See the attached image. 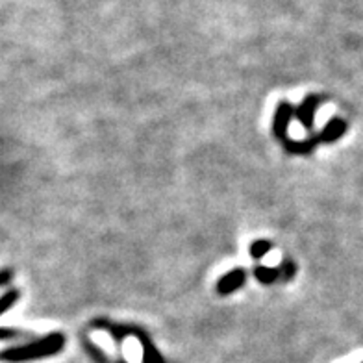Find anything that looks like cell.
<instances>
[{"mask_svg": "<svg viewBox=\"0 0 363 363\" xmlns=\"http://www.w3.org/2000/svg\"><path fill=\"white\" fill-rule=\"evenodd\" d=\"M65 347V337L62 334H50L41 337L34 343L23 345V347H13L0 352V362L6 363H23L32 362V359H41L54 356Z\"/></svg>", "mask_w": 363, "mask_h": 363, "instance_id": "obj_1", "label": "cell"}, {"mask_svg": "<svg viewBox=\"0 0 363 363\" xmlns=\"http://www.w3.org/2000/svg\"><path fill=\"white\" fill-rule=\"evenodd\" d=\"M95 326L96 328L108 330L115 340H119V341L128 334L135 335V337L139 340V343H141V347H143V363H165L162 358V354H160L158 349L154 347L152 341L148 340V335L145 334L143 330L126 328V326L123 325H110V323H95Z\"/></svg>", "mask_w": 363, "mask_h": 363, "instance_id": "obj_2", "label": "cell"}, {"mask_svg": "<svg viewBox=\"0 0 363 363\" xmlns=\"http://www.w3.org/2000/svg\"><path fill=\"white\" fill-rule=\"evenodd\" d=\"M295 117V108L287 101L280 102L274 111V119H272V134L278 139L286 141L287 139V128L291 125V119Z\"/></svg>", "mask_w": 363, "mask_h": 363, "instance_id": "obj_3", "label": "cell"}, {"mask_svg": "<svg viewBox=\"0 0 363 363\" xmlns=\"http://www.w3.org/2000/svg\"><path fill=\"white\" fill-rule=\"evenodd\" d=\"M320 104H323V99L319 95H310L295 110L296 121L306 130H313V125H315V111L319 110Z\"/></svg>", "mask_w": 363, "mask_h": 363, "instance_id": "obj_4", "label": "cell"}, {"mask_svg": "<svg viewBox=\"0 0 363 363\" xmlns=\"http://www.w3.org/2000/svg\"><path fill=\"white\" fill-rule=\"evenodd\" d=\"M347 130H349V123L343 117L335 115L334 119H330L326 123L325 128L320 130V134L317 138H319V143H335L347 134Z\"/></svg>", "mask_w": 363, "mask_h": 363, "instance_id": "obj_5", "label": "cell"}, {"mask_svg": "<svg viewBox=\"0 0 363 363\" xmlns=\"http://www.w3.org/2000/svg\"><path fill=\"white\" fill-rule=\"evenodd\" d=\"M247 280V271L245 269H234V271L226 272L225 277H220L217 282V293L219 295H230V293L238 291L239 287H243Z\"/></svg>", "mask_w": 363, "mask_h": 363, "instance_id": "obj_6", "label": "cell"}, {"mask_svg": "<svg viewBox=\"0 0 363 363\" xmlns=\"http://www.w3.org/2000/svg\"><path fill=\"white\" fill-rule=\"evenodd\" d=\"M319 143V138H308L304 141H293V139H286L284 141V147L289 150L291 154H308L311 152L315 145Z\"/></svg>", "mask_w": 363, "mask_h": 363, "instance_id": "obj_7", "label": "cell"}, {"mask_svg": "<svg viewBox=\"0 0 363 363\" xmlns=\"http://www.w3.org/2000/svg\"><path fill=\"white\" fill-rule=\"evenodd\" d=\"M254 277H256L258 282L265 284V286H271V284H274L278 280L280 271L278 269L265 267V265H258V267H254Z\"/></svg>", "mask_w": 363, "mask_h": 363, "instance_id": "obj_8", "label": "cell"}, {"mask_svg": "<svg viewBox=\"0 0 363 363\" xmlns=\"http://www.w3.org/2000/svg\"><path fill=\"white\" fill-rule=\"evenodd\" d=\"M272 249V243L267 239H256L252 245H250V256L254 259H262L263 256H267Z\"/></svg>", "mask_w": 363, "mask_h": 363, "instance_id": "obj_9", "label": "cell"}, {"mask_svg": "<svg viewBox=\"0 0 363 363\" xmlns=\"http://www.w3.org/2000/svg\"><path fill=\"white\" fill-rule=\"evenodd\" d=\"M19 296H21V293L17 291V289H11V291L4 293V295L0 296V315H4L6 311L10 310L15 302L19 301Z\"/></svg>", "mask_w": 363, "mask_h": 363, "instance_id": "obj_10", "label": "cell"}, {"mask_svg": "<svg viewBox=\"0 0 363 363\" xmlns=\"http://www.w3.org/2000/svg\"><path fill=\"white\" fill-rule=\"evenodd\" d=\"M24 332L15 328H0V341H15L19 337H24Z\"/></svg>", "mask_w": 363, "mask_h": 363, "instance_id": "obj_11", "label": "cell"}, {"mask_svg": "<svg viewBox=\"0 0 363 363\" xmlns=\"http://www.w3.org/2000/svg\"><path fill=\"white\" fill-rule=\"evenodd\" d=\"M278 271H280V274H284V277H286V280H289V278L295 277L296 267L291 259H284L282 265H280V269H278Z\"/></svg>", "mask_w": 363, "mask_h": 363, "instance_id": "obj_12", "label": "cell"}, {"mask_svg": "<svg viewBox=\"0 0 363 363\" xmlns=\"http://www.w3.org/2000/svg\"><path fill=\"white\" fill-rule=\"evenodd\" d=\"M13 280V269H2L0 271V287L8 286Z\"/></svg>", "mask_w": 363, "mask_h": 363, "instance_id": "obj_13", "label": "cell"}, {"mask_svg": "<svg viewBox=\"0 0 363 363\" xmlns=\"http://www.w3.org/2000/svg\"><path fill=\"white\" fill-rule=\"evenodd\" d=\"M121 363H125V362H121Z\"/></svg>", "mask_w": 363, "mask_h": 363, "instance_id": "obj_14", "label": "cell"}]
</instances>
